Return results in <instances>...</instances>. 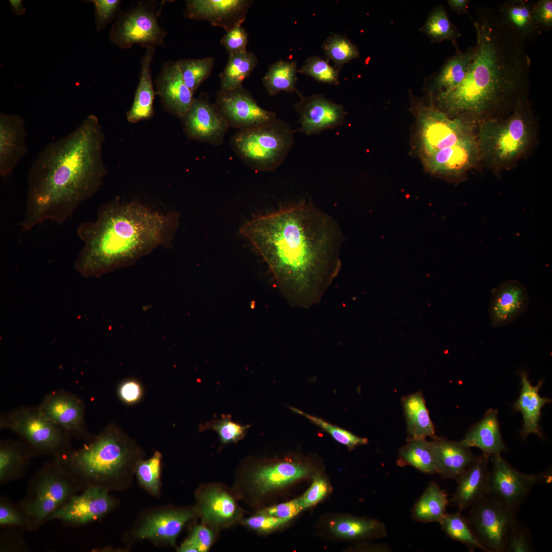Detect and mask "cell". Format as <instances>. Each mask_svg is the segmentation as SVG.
Returning a JSON list of instances; mask_svg holds the SVG:
<instances>
[{
    "mask_svg": "<svg viewBox=\"0 0 552 552\" xmlns=\"http://www.w3.org/2000/svg\"><path fill=\"white\" fill-rule=\"evenodd\" d=\"M239 233L298 304H311L320 298L340 268L339 227L311 205L256 217L243 224Z\"/></svg>",
    "mask_w": 552,
    "mask_h": 552,
    "instance_id": "cell-1",
    "label": "cell"
},
{
    "mask_svg": "<svg viewBox=\"0 0 552 552\" xmlns=\"http://www.w3.org/2000/svg\"><path fill=\"white\" fill-rule=\"evenodd\" d=\"M470 18L476 43L468 74L457 86L431 94L430 105L450 117L470 120L512 112L530 87L531 60L525 42L497 10L478 7Z\"/></svg>",
    "mask_w": 552,
    "mask_h": 552,
    "instance_id": "cell-2",
    "label": "cell"
},
{
    "mask_svg": "<svg viewBox=\"0 0 552 552\" xmlns=\"http://www.w3.org/2000/svg\"><path fill=\"white\" fill-rule=\"evenodd\" d=\"M105 138L98 118L90 114L39 152L28 174L22 230L45 221L63 223L99 190L106 175L102 157Z\"/></svg>",
    "mask_w": 552,
    "mask_h": 552,
    "instance_id": "cell-3",
    "label": "cell"
},
{
    "mask_svg": "<svg viewBox=\"0 0 552 552\" xmlns=\"http://www.w3.org/2000/svg\"><path fill=\"white\" fill-rule=\"evenodd\" d=\"M179 221L176 212L155 210L137 200L124 203L117 196L99 208L95 220L79 225L83 244L76 269L100 277L131 265L158 247H170Z\"/></svg>",
    "mask_w": 552,
    "mask_h": 552,
    "instance_id": "cell-4",
    "label": "cell"
},
{
    "mask_svg": "<svg viewBox=\"0 0 552 552\" xmlns=\"http://www.w3.org/2000/svg\"><path fill=\"white\" fill-rule=\"evenodd\" d=\"M144 457L137 444L111 424L82 447L53 458L84 489L121 492L131 486L136 465Z\"/></svg>",
    "mask_w": 552,
    "mask_h": 552,
    "instance_id": "cell-5",
    "label": "cell"
},
{
    "mask_svg": "<svg viewBox=\"0 0 552 552\" xmlns=\"http://www.w3.org/2000/svg\"><path fill=\"white\" fill-rule=\"evenodd\" d=\"M531 110L526 98L504 119H485L477 140L479 156L494 166H504L525 151L531 138Z\"/></svg>",
    "mask_w": 552,
    "mask_h": 552,
    "instance_id": "cell-6",
    "label": "cell"
},
{
    "mask_svg": "<svg viewBox=\"0 0 552 552\" xmlns=\"http://www.w3.org/2000/svg\"><path fill=\"white\" fill-rule=\"evenodd\" d=\"M294 130L275 118L256 126L239 130L231 145L236 155L257 171H271L284 162L294 143Z\"/></svg>",
    "mask_w": 552,
    "mask_h": 552,
    "instance_id": "cell-7",
    "label": "cell"
},
{
    "mask_svg": "<svg viewBox=\"0 0 552 552\" xmlns=\"http://www.w3.org/2000/svg\"><path fill=\"white\" fill-rule=\"evenodd\" d=\"M84 489L52 458L29 481L19 503L30 520V531L38 530L74 494Z\"/></svg>",
    "mask_w": 552,
    "mask_h": 552,
    "instance_id": "cell-8",
    "label": "cell"
},
{
    "mask_svg": "<svg viewBox=\"0 0 552 552\" xmlns=\"http://www.w3.org/2000/svg\"><path fill=\"white\" fill-rule=\"evenodd\" d=\"M0 428L17 434L33 457H56L72 448V438L48 419L38 406H21L0 418Z\"/></svg>",
    "mask_w": 552,
    "mask_h": 552,
    "instance_id": "cell-9",
    "label": "cell"
},
{
    "mask_svg": "<svg viewBox=\"0 0 552 552\" xmlns=\"http://www.w3.org/2000/svg\"><path fill=\"white\" fill-rule=\"evenodd\" d=\"M411 98V109L417 122V146L422 158L474 135L471 120L460 116L451 119L413 96Z\"/></svg>",
    "mask_w": 552,
    "mask_h": 552,
    "instance_id": "cell-10",
    "label": "cell"
},
{
    "mask_svg": "<svg viewBox=\"0 0 552 552\" xmlns=\"http://www.w3.org/2000/svg\"><path fill=\"white\" fill-rule=\"evenodd\" d=\"M164 5L157 8L154 1H139L128 10L122 11L111 28L110 41L120 49L134 44L146 49L163 45L167 32L159 26L158 18Z\"/></svg>",
    "mask_w": 552,
    "mask_h": 552,
    "instance_id": "cell-11",
    "label": "cell"
},
{
    "mask_svg": "<svg viewBox=\"0 0 552 552\" xmlns=\"http://www.w3.org/2000/svg\"><path fill=\"white\" fill-rule=\"evenodd\" d=\"M466 518L475 538L487 552H505L518 523L517 512L487 496L471 507Z\"/></svg>",
    "mask_w": 552,
    "mask_h": 552,
    "instance_id": "cell-12",
    "label": "cell"
},
{
    "mask_svg": "<svg viewBox=\"0 0 552 552\" xmlns=\"http://www.w3.org/2000/svg\"><path fill=\"white\" fill-rule=\"evenodd\" d=\"M195 513L194 509L170 505L144 509L124 538L128 543L148 540L157 546L174 547L182 528Z\"/></svg>",
    "mask_w": 552,
    "mask_h": 552,
    "instance_id": "cell-13",
    "label": "cell"
},
{
    "mask_svg": "<svg viewBox=\"0 0 552 552\" xmlns=\"http://www.w3.org/2000/svg\"><path fill=\"white\" fill-rule=\"evenodd\" d=\"M487 496L517 512L533 486L549 482L550 475L526 474L508 463L500 453L492 455Z\"/></svg>",
    "mask_w": 552,
    "mask_h": 552,
    "instance_id": "cell-14",
    "label": "cell"
},
{
    "mask_svg": "<svg viewBox=\"0 0 552 552\" xmlns=\"http://www.w3.org/2000/svg\"><path fill=\"white\" fill-rule=\"evenodd\" d=\"M119 501L107 490L90 487L73 495L48 518L77 527L101 520L116 509Z\"/></svg>",
    "mask_w": 552,
    "mask_h": 552,
    "instance_id": "cell-15",
    "label": "cell"
},
{
    "mask_svg": "<svg viewBox=\"0 0 552 552\" xmlns=\"http://www.w3.org/2000/svg\"><path fill=\"white\" fill-rule=\"evenodd\" d=\"M42 413L72 438L89 442L94 436L85 423L84 402L76 395L64 390L47 394L38 406Z\"/></svg>",
    "mask_w": 552,
    "mask_h": 552,
    "instance_id": "cell-16",
    "label": "cell"
},
{
    "mask_svg": "<svg viewBox=\"0 0 552 552\" xmlns=\"http://www.w3.org/2000/svg\"><path fill=\"white\" fill-rule=\"evenodd\" d=\"M229 126L243 130L277 118L275 112L260 107L249 91L243 87L219 89L214 103Z\"/></svg>",
    "mask_w": 552,
    "mask_h": 552,
    "instance_id": "cell-17",
    "label": "cell"
},
{
    "mask_svg": "<svg viewBox=\"0 0 552 552\" xmlns=\"http://www.w3.org/2000/svg\"><path fill=\"white\" fill-rule=\"evenodd\" d=\"M180 120L188 139L215 146L223 143L229 127L215 104L203 96L194 99Z\"/></svg>",
    "mask_w": 552,
    "mask_h": 552,
    "instance_id": "cell-18",
    "label": "cell"
},
{
    "mask_svg": "<svg viewBox=\"0 0 552 552\" xmlns=\"http://www.w3.org/2000/svg\"><path fill=\"white\" fill-rule=\"evenodd\" d=\"M299 116L300 132L307 135L316 134L342 125L347 114L342 105L321 94L309 97L300 95L294 105Z\"/></svg>",
    "mask_w": 552,
    "mask_h": 552,
    "instance_id": "cell-19",
    "label": "cell"
},
{
    "mask_svg": "<svg viewBox=\"0 0 552 552\" xmlns=\"http://www.w3.org/2000/svg\"><path fill=\"white\" fill-rule=\"evenodd\" d=\"M252 3L249 0H188L183 15L190 19L208 21L226 32L244 22Z\"/></svg>",
    "mask_w": 552,
    "mask_h": 552,
    "instance_id": "cell-20",
    "label": "cell"
},
{
    "mask_svg": "<svg viewBox=\"0 0 552 552\" xmlns=\"http://www.w3.org/2000/svg\"><path fill=\"white\" fill-rule=\"evenodd\" d=\"M479 157L477 141L473 135L422 159L431 174L456 177L473 166Z\"/></svg>",
    "mask_w": 552,
    "mask_h": 552,
    "instance_id": "cell-21",
    "label": "cell"
},
{
    "mask_svg": "<svg viewBox=\"0 0 552 552\" xmlns=\"http://www.w3.org/2000/svg\"><path fill=\"white\" fill-rule=\"evenodd\" d=\"M156 93L164 109L181 119L195 98L184 83L177 62L169 60L162 64L154 81Z\"/></svg>",
    "mask_w": 552,
    "mask_h": 552,
    "instance_id": "cell-22",
    "label": "cell"
},
{
    "mask_svg": "<svg viewBox=\"0 0 552 552\" xmlns=\"http://www.w3.org/2000/svg\"><path fill=\"white\" fill-rule=\"evenodd\" d=\"M529 295L526 287L517 280H508L493 291L489 304L491 325L494 327L510 324L527 309Z\"/></svg>",
    "mask_w": 552,
    "mask_h": 552,
    "instance_id": "cell-23",
    "label": "cell"
},
{
    "mask_svg": "<svg viewBox=\"0 0 552 552\" xmlns=\"http://www.w3.org/2000/svg\"><path fill=\"white\" fill-rule=\"evenodd\" d=\"M24 119L18 114L0 113V175L9 176L28 152Z\"/></svg>",
    "mask_w": 552,
    "mask_h": 552,
    "instance_id": "cell-24",
    "label": "cell"
},
{
    "mask_svg": "<svg viewBox=\"0 0 552 552\" xmlns=\"http://www.w3.org/2000/svg\"><path fill=\"white\" fill-rule=\"evenodd\" d=\"M489 457L483 453L476 457L456 481L457 486L451 501L458 512L470 508L487 496Z\"/></svg>",
    "mask_w": 552,
    "mask_h": 552,
    "instance_id": "cell-25",
    "label": "cell"
},
{
    "mask_svg": "<svg viewBox=\"0 0 552 552\" xmlns=\"http://www.w3.org/2000/svg\"><path fill=\"white\" fill-rule=\"evenodd\" d=\"M437 473L456 481L476 458L461 442L436 436L430 441Z\"/></svg>",
    "mask_w": 552,
    "mask_h": 552,
    "instance_id": "cell-26",
    "label": "cell"
},
{
    "mask_svg": "<svg viewBox=\"0 0 552 552\" xmlns=\"http://www.w3.org/2000/svg\"><path fill=\"white\" fill-rule=\"evenodd\" d=\"M475 52V46L469 47L465 51L456 49L455 54L448 58L438 72L426 77L425 89L431 94L459 85L468 74Z\"/></svg>",
    "mask_w": 552,
    "mask_h": 552,
    "instance_id": "cell-27",
    "label": "cell"
},
{
    "mask_svg": "<svg viewBox=\"0 0 552 552\" xmlns=\"http://www.w3.org/2000/svg\"><path fill=\"white\" fill-rule=\"evenodd\" d=\"M308 466L296 462L284 461L259 467L252 480L262 494L283 488L309 475Z\"/></svg>",
    "mask_w": 552,
    "mask_h": 552,
    "instance_id": "cell-28",
    "label": "cell"
},
{
    "mask_svg": "<svg viewBox=\"0 0 552 552\" xmlns=\"http://www.w3.org/2000/svg\"><path fill=\"white\" fill-rule=\"evenodd\" d=\"M154 53L155 48H147L141 60L139 84L132 106L126 112L129 123L148 120L154 114L153 102L156 93L152 82L151 64Z\"/></svg>",
    "mask_w": 552,
    "mask_h": 552,
    "instance_id": "cell-29",
    "label": "cell"
},
{
    "mask_svg": "<svg viewBox=\"0 0 552 552\" xmlns=\"http://www.w3.org/2000/svg\"><path fill=\"white\" fill-rule=\"evenodd\" d=\"M460 442L468 448H478L489 457L507 451L499 427L498 410H487L482 419L470 428Z\"/></svg>",
    "mask_w": 552,
    "mask_h": 552,
    "instance_id": "cell-30",
    "label": "cell"
},
{
    "mask_svg": "<svg viewBox=\"0 0 552 552\" xmlns=\"http://www.w3.org/2000/svg\"><path fill=\"white\" fill-rule=\"evenodd\" d=\"M522 387L518 400L514 404V409L520 411L522 415L523 427L521 435L523 438L531 434H536L539 437L543 434L539 427V420L542 408L550 400L541 397L539 391L543 383L540 381L536 386L531 384L525 373H521Z\"/></svg>",
    "mask_w": 552,
    "mask_h": 552,
    "instance_id": "cell-31",
    "label": "cell"
},
{
    "mask_svg": "<svg viewBox=\"0 0 552 552\" xmlns=\"http://www.w3.org/2000/svg\"><path fill=\"white\" fill-rule=\"evenodd\" d=\"M198 511L203 520L215 525L228 524L238 515L235 500L226 492L209 489L197 494Z\"/></svg>",
    "mask_w": 552,
    "mask_h": 552,
    "instance_id": "cell-32",
    "label": "cell"
},
{
    "mask_svg": "<svg viewBox=\"0 0 552 552\" xmlns=\"http://www.w3.org/2000/svg\"><path fill=\"white\" fill-rule=\"evenodd\" d=\"M534 1L507 0L497 10L503 22L525 43L534 41L540 34L532 16Z\"/></svg>",
    "mask_w": 552,
    "mask_h": 552,
    "instance_id": "cell-33",
    "label": "cell"
},
{
    "mask_svg": "<svg viewBox=\"0 0 552 552\" xmlns=\"http://www.w3.org/2000/svg\"><path fill=\"white\" fill-rule=\"evenodd\" d=\"M401 403L407 426V440L437 436L422 392L403 397Z\"/></svg>",
    "mask_w": 552,
    "mask_h": 552,
    "instance_id": "cell-34",
    "label": "cell"
},
{
    "mask_svg": "<svg viewBox=\"0 0 552 552\" xmlns=\"http://www.w3.org/2000/svg\"><path fill=\"white\" fill-rule=\"evenodd\" d=\"M32 454L21 441L2 440L0 442V485L21 478L26 473Z\"/></svg>",
    "mask_w": 552,
    "mask_h": 552,
    "instance_id": "cell-35",
    "label": "cell"
},
{
    "mask_svg": "<svg viewBox=\"0 0 552 552\" xmlns=\"http://www.w3.org/2000/svg\"><path fill=\"white\" fill-rule=\"evenodd\" d=\"M447 495L435 482H431L411 510V517L422 523L439 521L446 513Z\"/></svg>",
    "mask_w": 552,
    "mask_h": 552,
    "instance_id": "cell-36",
    "label": "cell"
},
{
    "mask_svg": "<svg viewBox=\"0 0 552 552\" xmlns=\"http://www.w3.org/2000/svg\"><path fill=\"white\" fill-rule=\"evenodd\" d=\"M331 530L339 537L352 540L381 538L387 536L386 526L382 522L354 517H344L334 521Z\"/></svg>",
    "mask_w": 552,
    "mask_h": 552,
    "instance_id": "cell-37",
    "label": "cell"
},
{
    "mask_svg": "<svg viewBox=\"0 0 552 552\" xmlns=\"http://www.w3.org/2000/svg\"><path fill=\"white\" fill-rule=\"evenodd\" d=\"M400 448L397 464L400 467L411 466L427 474L437 473L430 441L426 439L407 440Z\"/></svg>",
    "mask_w": 552,
    "mask_h": 552,
    "instance_id": "cell-38",
    "label": "cell"
},
{
    "mask_svg": "<svg viewBox=\"0 0 552 552\" xmlns=\"http://www.w3.org/2000/svg\"><path fill=\"white\" fill-rule=\"evenodd\" d=\"M258 61L255 54L247 51L229 55L226 64L220 74V89L232 90L243 87V82L250 76Z\"/></svg>",
    "mask_w": 552,
    "mask_h": 552,
    "instance_id": "cell-39",
    "label": "cell"
},
{
    "mask_svg": "<svg viewBox=\"0 0 552 552\" xmlns=\"http://www.w3.org/2000/svg\"><path fill=\"white\" fill-rule=\"evenodd\" d=\"M420 30L432 43L448 41L455 49L458 48L457 40L461 33L450 20L445 6L442 5L433 8Z\"/></svg>",
    "mask_w": 552,
    "mask_h": 552,
    "instance_id": "cell-40",
    "label": "cell"
},
{
    "mask_svg": "<svg viewBox=\"0 0 552 552\" xmlns=\"http://www.w3.org/2000/svg\"><path fill=\"white\" fill-rule=\"evenodd\" d=\"M298 70L296 61L279 60L270 64L262 79L266 91L270 96L281 91H296Z\"/></svg>",
    "mask_w": 552,
    "mask_h": 552,
    "instance_id": "cell-41",
    "label": "cell"
},
{
    "mask_svg": "<svg viewBox=\"0 0 552 552\" xmlns=\"http://www.w3.org/2000/svg\"><path fill=\"white\" fill-rule=\"evenodd\" d=\"M162 458L160 452L156 451L150 458L140 460L135 470V476L141 487L157 498L161 494Z\"/></svg>",
    "mask_w": 552,
    "mask_h": 552,
    "instance_id": "cell-42",
    "label": "cell"
},
{
    "mask_svg": "<svg viewBox=\"0 0 552 552\" xmlns=\"http://www.w3.org/2000/svg\"><path fill=\"white\" fill-rule=\"evenodd\" d=\"M321 48L326 59L332 61L340 70L343 65L360 56L357 47L346 35L335 33L323 42Z\"/></svg>",
    "mask_w": 552,
    "mask_h": 552,
    "instance_id": "cell-43",
    "label": "cell"
},
{
    "mask_svg": "<svg viewBox=\"0 0 552 552\" xmlns=\"http://www.w3.org/2000/svg\"><path fill=\"white\" fill-rule=\"evenodd\" d=\"M214 61L212 57L176 61L184 83L193 94L210 76Z\"/></svg>",
    "mask_w": 552,
    "mask_h": 552,
    "instance_id": "cell-44",
    "label": "cell"
},
{
    "mask_svg": "<svg viewBox=\"0 0 552 552\" xmlns=\"http://www.w3.org/2000/svg\"><path fill=\"white\" fill-rule=\"evenodd\" d=\"M442 530L452 539L465 545L473 551L481 546L473 534L466 518L460 512L446 513L439 522Z\"/></svg>",
    "mask_w": 552,
    "mask_h": 552,
    "instance_id": "cell-45",
    "label": "cell"
},
{
    "mask_svg": "<svg viewBox=\"0 0 552 552\" xmlns=\"http://www.w3.org/2000/svg\"><path fill=\"white\" fill-rule=\"evenodd\" d=\"M294 412L302 416L315 425L329 434L336 442L346 447L349 450L368 443V439L355 435L350 431L334 425L321 418L310 415L295 407L289 406Z\"/></svg>",
    "mask_w": 552,
    "mask_h": 552,
    "instance_id": "cell-46",
    "label": "cell"
},
{
    "mask_svg": "<svg viewBox=\"0 0 552 552\" xmlns=\"http://www.w3.org/2000/svg\"><path fill=\"white\" fill-rule=\"evenodd\" d=\"M339 70L331 65L327 59L311 56L305 60L298 72L319 82L337 85L339 84Z\"/></svg>",
    "mask_w": 552,
    "mask_h": 552,
    "instance_id": "cell-47",
    "label": "cell"
},
{
    "mask_svg": "<svg viewBox=\"0 0 552 552\" xmlns=\"http://www.w3.org/2000/svg\"><path fill=\"white\" fill-rule=\"evenodd\" d=\"M249 425H242L232 420L229 415L206 422L199 427L200 431L212 429L217 432L223 444L236 443L243 439Z\"/></svg>",
    "mask_w": 552,
    "mask_h": 552,
    "instance_id": "cell-48",
    "label": "cell"
},
{
    "mask_svg": "<svg viewBox=\"0 0 552 552\" xmlns=\"http://www.w3.org/2000/svg\"><path fill=\"white\" fill-rule=\"evenodd\" d=\"M0 526L23 531H30V528L28 516L20 504L14 503L4 496L0 499Z\"/></svg>",
    "mask_w": 552,
    "mask_h": 552,
    "instance_id": "cell-49",
    "label": "cell"
},
{
    "mask_svg": "<svg viewBox=\"0 0 552 552\" xmlns=\"http://www.w3.org/2000/svg\"><path fill=\"white\" fill-rule=\"evenodd\" d=\"M213 539V534L209 528L198 525L177 550L179 552H206L210 549Z\"/></svg>",
    "mask_w": 552,
    "mask_h": 552,
    "instance_id": "cell-50",
    "label": "cell"
},
{
    "mask_svg": "<svg viewBox=\"0 0 552 552\" xmlns=\"http://www.w3.org/2000/svg\"><path fill=\"white\" fill-rule=\"evenodd\" d=\"M95 6V18L96 29L100 31L104 29L121 13L120 0L85 1Z\"/></svg>",
    "mask_w": 552,
    "mask_h": 552,
    "instance_id": "cell-51",
    "label": "cell"
},
{
    "mask_svg": "<svg viewBox=\"0 0 552 552\" xmlns=\"http://www.w3.org/2000/svg\"><path fill=\"white\" fill-rule=\"evenodd\" d=\"M248 42V35L242 24H238L226 31L220 40L229 55L247 51Z\"/></svg>",
    "mask_w": 552,
    "mask_h": 552,
    "instance_id": "cell-52",
    "label": "cell"
},
{
    "mask_svg": "<svg viewBox=\"0 0 552 552\" xmlns=\"http://www.w3.org/2000/svg\"><path fill=\"white\" fill-rule=\"evenodd\" d=\"M532 16L537 28L541 31L549 32L552 29V1L538 0L534 2Z\"/></svg>",
    "mask_w": 552,
    "mask_h": 552,
    "instance_id": "cell-53",
    "label": "cell"
},
{
    "mask_svg": "<svg viewBox=\"0 0 552 552\" xmlns=\"http://www.w3.org/2000/svg\"><path fill=\"white\" fill-rule=\"evenodd\" d=\"M117 395L121 402L127 405H133L141 401L144 389L141 383L133 378L122 381L117 388Z\"/></svg>",
    "mask_w": 552,
    "mask_h": 552,
    "instance_id": "cell-54",
    "label": "cell"
},
{
    "mask_svg": "<svg viewBox=\"0 0 552 552\" xmlns=\"http://www.w3.org/2000/svg\"><path fill=\"white\" fill-rule=\"evenodd\" d=\"M533 549L526 530L518 523L509 538L505 552H530Z\"/></svg>",
    "mask_w": 552,
    "mask_h": 552,
    "instance_id": "cell-55",
    "label": "cell"
},
{
    "mask_svg": "<svg viewBox=\"0 0 552 552\" xmlns=\"http://www.w3.org/2000/svg\"><path fill=\"white\" fill-rule=\"evenodd\" d=\"M328 490L326 480L320 476L314 478L310 488L300 498L304 509L312 506L322 500L327 494Z\"/></svg>",
    "mask_w": 552,
    "mask_h": 552,
    "instance_id": "cell-56",
    "label": "cell"
},
{
    "mask_svg": "<svg viewBox=\"0 0 552 552\" xmlns=\"http://www.w3.org/2000/svg\"><path fill=\"white\" fill-rule=\"evenodd\" d=\"M304 509L299 498L265 509L260 513L290 520Z\"/></svg>",
    "mask_w": 552,
    "mask_h": 552,
    "instance_id": "cell-57",
    "label": "cell"
},
{
    "mask_svg": "<svg viewBox=\"0 0 552 552\" xmlns=\"http://www.w3.org/2000/svg\"><path fill=\"white\" fill-rule=\"evenodd\" d=\"M289 520L259 513L244 521L248 527L260 532H268L277 528Z\"/></svg>",
    "mask_w": 552,
    "mask_h": 552,
    "instance_id": "cell-58",
    "label": "cell"
},
{
    "mask_svg": "<svg viewBox=\"0 0 552 552\" xmlns=\"http://www.w3.org/2000/svg\"><path fill=\"white\" fill-rule=\"evenodd\" d=\"M10 530L2 533L1 537V551H26L28 547L25 543L22 532L19 529L9 528Z\"/></svg>",
    "mask_w": 552,
    "mask_h": 552,
    "instance_id": "cell-59",
    "label": "cell"
},
{
    "mask_svg": "<svg viewBox=\"0 0 552 552\" xmlns=\"http://www.w3.org/2000/svg\"><path fill=\"white\" fill-rule=\"evenodd\" d=\"M469 0H448L447 4L452 11L457 14H467L471 17L469 12Z\"/></svg>",
    "mask_w": 552,
    "mask_h": 552,
    "instance_id": "cell-60",
    "label": "cell"
},
{
    "mask_svg": "<svg viewBox=\"0 0 552 552\" xmlns=\"http://www.w3.org/2000/svg\"><path fill=\"white\" fill-rule=\"evenodd\" d=\"M10 6L12 12L15 15H20L26 12V9L22 5L21 0H10Z\"/></svg>",
    "mask_w": 552,
    "mask_h": 552,
    "instance_id": "cell-61",
    "label": "cell"
}]
</instances>
